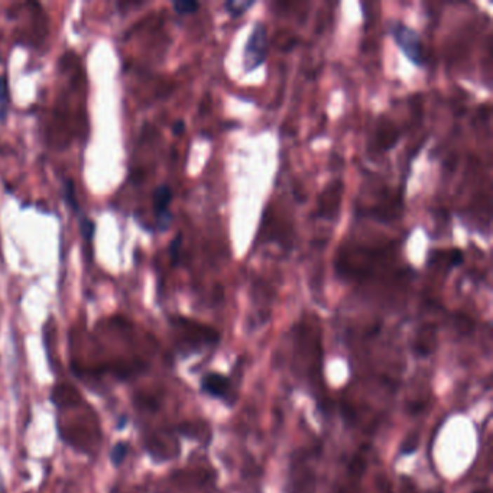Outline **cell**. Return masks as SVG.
Returning a JSON list of instances; mask_svg holds the SVG:
<instances>
[{"label":"cell","mask_w":493,"mask_h":493,"mask_svg":"<svg viewBox=\"0 0 493 493\" xmlns=\"http://www.w3.org/2000/svg\"><path fill=\"white\" fill-rule=\"evenodd\" d=\"M388 31L398 45V48L403 54L415 65H424V48H422V41L415 29L405 25L404 22L392 20L388 25Z\"/></svg>","instance_id":"6da1fadb"},{"label":"cell","mask_w":493,"mask_h":493,"mask_svg":"<svg viewBox=\"0 0 493 493\" xmlns=\"http://www.w3.org/2000/svg\"><path fill=\"white\" fill-rule=\"evenodd\" d=\"M268 57V31L265 23L256 22L245 43L243 68L245 73H252L265 64Z\"/></svg>","instance_id":"7a4b0ae2"},{"label":"cell","mask_w":493,"mask_h":493,"mask_svg":"<svg viewBox=\"0 0 493 493\" xmlns=\"http://www.w3.org/2000/svg\"><path fill=\"white\" fill-rule=\"evenodd\" d=\"M173 203V190L167 184H161L152 193V208L159 231H166L173 223L170 205Z\"/></svg>","instance_id":"3957f363"},{"label":"cell","mask_w":493,"mask_h":493,"mask_svg":"<svg viewBox=\"0 0 493 493\" xmlns=\"http://www.w3.org/2000/svg\"><path fill=\"white\" fill-rule=\"evenodd\" d=\"M366 471V457L360 452L356 456H353L351 461L347 466V471L340 482V485L336 487V493H362L360 486H362V478Z\"/></svg>","instance_id":"277c9868"},{"label":"cell","mask_w":493,"mask_h":493,"mask_svg":"<svg viewBox=\"0 0 493 493\" xmlns=\"http://www.w3.org/2000/svg\"><path fill=\"white\" fill-rule=\"evenodd\" d=\"M314 490H316V475L313 467L305 463L302 457L295 459V463L292 466L290 493H314Z\"/></svg>","instance_id":"5b68a950"},{"label":"cell","mask_w":493,"mask_h":493,"mask_svg":"<svg viewBox=\"0 0 493 493\" xmlns=\"http://www.w3.org/2000/svg\"><path fill=\"white\" fill-rule=\"evenodd\" d=\"M201 389L207 395L219 398V399H227L230 395V379L223 377L220 373H207L204 374V378L201 379Z\"/></svg>","instance_id":"8992f818"},{"label":"cell","mask_w":493,"mask_h":493,"mask_svg":"<svg viewBox=\"0 0 493 493\" xmlns=\"http://www.w3.org/2000/svg\"><path fill=\"white\" fill-rule=\"evenodd\" d=\"M253 6L255 0H227L224 4V9L231 19H238L243 16Z\"/></svg>","instance_id":"52a82bcc"},{"label":"cell","mask_w":493,"mask_h":493,"mask_svg":"<svg viewBox=\"0 0 493 493\" xmlns=\"http://www.w3.org/2000/svg\"><path fill=\"white\" fill-rule=\"evenodd\" d=\"M129 453V444L126 441H119L113 445L110 450V461L114 467H121L122 463L126 460Z\"/></svg>","instance_id":"ba28073f"},{"label":"cell","mask_w":493,"mask_h":493,"mask_svg":"<svg viewBox=\"0 0 493 493\" xmlns=\"http://www.w3.org/2000/svg\"><path fill=\"white\" fill-rule=\"evenodd\" d=\"M9 107V88L6 76H0V122H5Z\"/></svg>","instance_id":"9c48e42d"},{"label":"cell","mask_w":493,"mask_h":493,"mask_svg":"<svg viewBox=\"0 0 493 493\" xmlns=\"http://www.w3.org/2000/svg\"><path fill=\"white\" fill-rule=\"evenodd\" d=\"M62 197L67 201V204L72 207L74 211H79V203L76 197V187L73 180H65L62 184Z\"/></svg>","instance_id":"30bf717a"},{"label":"cell","mask_w":493,"mask_h":493,"mask_svg":"<svg viewBox=\"0 0 493 493\" xmlns=\"http://www.w3.org/2000/svg\"><path fill=\"white\" fill-rule=\"evenodd\" d=\"M173 8L178 15H191L198 11L200 4L193 2V0H178L173 4Z\"/></svg>","instance_id":"8fae6325"},{"label":"cell","mask_w":493,"mask_h":493,"mask_svg":"<svg viewBox=\"0 0 493 493\" xmlns=\"http://www.w3.org/2000/svg\"><path fill=\"white\" fill-rule=\"evenodd\" d=\"M95 229H96L95 223H93L90 219L81 216V219H80V231H81V236L86 241H91L93 239V236H95Z\"/></svg>","instance_id":"7c38bea8"},{"label":"cell","mask_w":493,"mask_h":493,"mask_svg":"<svg viewBox=\"0 0 493 493\" xmlns=\"http://www.w3.org/2000/svg\"><path fill=\"white\" fill-rule=\"evenodd\" d=\"M181 241H182V234H177V236L173 239L171 246H170V255H171V261L173 265L178 264V256H180V248H181Z\"/></svg>","instance_id":"4fadbf2b"},{"label":"cell","mask_w":493,"mask_h":493,"mask_svg":"<svg viewBox=\"0 0 493 493\" xmlns=\"http://www.w3.org/2000/svg\"><path fill=\"white\" fill-rule=\"evenodd\" d=\"M173 132H174V135H182L184 132H185V122L184 121H177L174 125H173Z\"/></svg>","instance_id":"5bb4252c"},{"label":"cell","mask_w":493,"mask_h":493,"mask_svg":"<svg viewBox=\"0 0 493 493\" xmlns=\"http://www.w3.org/2000/svg\"><path fill=\"white\" fill-rule=\"evenodd\" d=\"M401 493H419V490H417L415 486H414L411 482L405 480V482H404V486H403V489H401Z\"/></svg>","instance_id":"9a60e30c"},{"label":"cell","mask_w":493,"mask_h":493,"mask_svg":"<svg viewBox=\"0 0 493 493\" xmlns=\"http://www.w3.org/2000/svg\"><path fill=\"white\" fill-rule=\"evenodd\" d=\"M126 426H128V417H126V415H122V417L119 418V421H117L116 428L121 431V430H123Z\"/></svg>","instance_id":"2e32d148"},{"label":"cell","mask_w":493,"mask_h":493,"mask_svg":"<svg viewBox=\"0 0 493 493\" xmlns=\"http://www.w3.org/2000/svg\"><path fill=\"white\" fill-rule=\"evenodd\" d=\"M0 493H6V487H5V480H4L2 471H0Z\"/></svg>","instance_id":"e0dca14e"}]
</instances>
